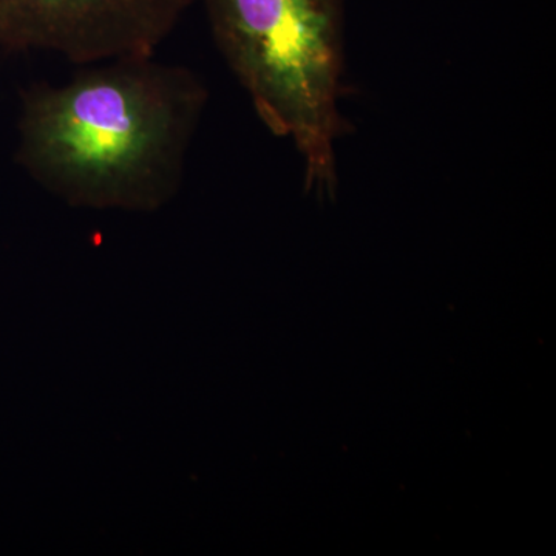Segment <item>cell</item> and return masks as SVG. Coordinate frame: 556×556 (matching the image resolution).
I'll list each match as a JSON object with an SVG mask.
<instances>
[{
	"mask_svg": "<svg viewBox=\"0 0 556 556\" xmlns=\"http://www.w3.org/2000/svg\"><path fill=\"white\" fill-rule=\"evenodd\" d=\"M207 100L193 70L155 54L80 65L22 93L16 161L70 206L156 211L177 195Z\"/></svg>",
	"mask_w": 556,
	"mask_h": 556,
	"instance_id": "obj_1",
	"label": "cell"
},
{
	"mask_svg": "<svg viewBox=\"0 0 556 556\" xmlns=\"http://www.w3.org/2000/svg\"><path fill=\"white\" fill-rule=\"evenodd\" d=\"M346 0H204L215 46L258 118L291 139L306 188L338 189Z\"/></svg>",
	"mask_w": 556,
	"mask_h": 556,
	"instance_id": "obj_2",
	"label": "cell"
},
{
	"mask_svg": "<svg viewBox=\"0 0 556 556\" xmlns=\"http://www.w3.org/2000/svg\"><path fill=\"white\" fill-rule=\"evenodd\" d=\"M197 0H0V51L76 65L155 54Z\"/></svg>",
	"mask_w": 556,
	"mask_h": 556,
	"instance_id": "obj_3",
	"label": "cell"
}]
</instances>
